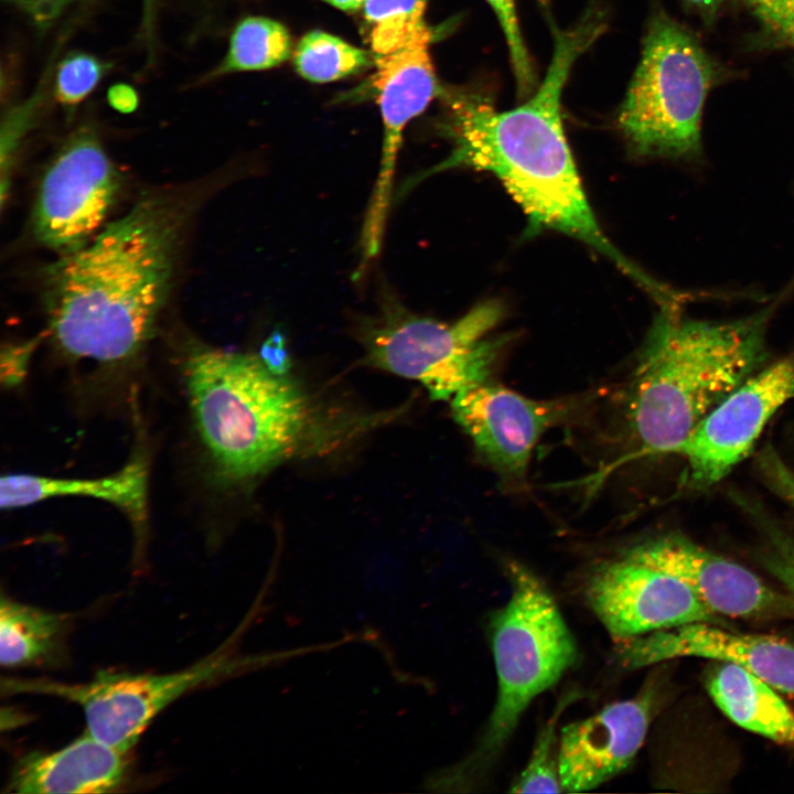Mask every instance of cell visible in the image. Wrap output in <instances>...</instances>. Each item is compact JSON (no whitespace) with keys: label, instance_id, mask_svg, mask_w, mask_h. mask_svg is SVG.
Listing matches in <instances>:
<instances>
[{"label":"cell","instance_id":"1","mask_svg":"<svg viewBox=\"0 0 794 794\" xmlns=\"http://www.w3.org/2000/svg\"><path fill=\"white\" fill-rule=\"evenodd\" d=\"M603 29L590 8L571 28L554 29L552 56L537 92L521 106L498 111L475 93L444 95L443 132L450 155L433 171L471 168L494 174L528 216L532 229L549 228L583 242L657 301L669 289L630 261L598 224L583 191L561 119V95L577 58Z\"/></svg>","mask_w":794,"mask_h":794},{"label":"cell","instance_id":"2","mask_svg":"<svg viewBox=\"0 0 794 794\" xmlns=\"http://www.w3.org/2000/svg\"><path fill=\"white\" fill-rule=\"evenodd\" d=\"M183 222L175 201L143 197L46 269L49 324L65 353L115 363L146 344L167 300Z\"/></svg>","mask_w":794,"mask_h":794},{"label":"cell","instance_id":"3","mask_svg":"<svg viewBox=\"0 0 794 794\" xmlns=\"http://www.w3.org/2000/svg\"><path fill=\"white\" fill-rule=\"evenodd\" d=\"M776 302L745 318L685 319L663 307L631 383L627 423L640 454L675 453L693 429L765 358Z\"/></svg>","mask_w":794,"mask_h":794},{"label":"cell","instance_id":"4","mask_svg":"<svg viewBox=\"0 0 794 794\" xmlns=\"http://www.w3.org/2000/svg\"><path fill=\"white\" fill-rule=\"evenodd\" d=\"M183 373L196 429L227 481L266 472L298 451L309 433L305 397L259 356L198 346Z\"/></svg>","mask_w":794,"mask_h":794},{"label":"cell","instance_id":"5","mask_svg":"<svg viewBox=\"0 0 794 794\" xmlns=\"http://www.w3.org/2000/svg\"><path fill=\"white\" fill-rule=\"evenodd\" d=\"M511 593L491 618L496 698L481 739L463 769L482 770L500 754L521 717L577 659L575 639L552 596L523 564H507Z\"/></svg>","mask_w":794,"mask_h":794},{"label":"cell","instance_id":"6","mask_svg":"<svg viewBox=\"0 0 794 794\" xmlns=\"http://www.w3.org/2000/svg\"><path fill=\"white\" fill-rule=\"evenodd\" d=\"M721 69L697 37L663 11L651 19L619 127L642 155L695 158L701 118Z\"/></svg>","mask_w":794,"mask_h":794},{"label":"cell","instance_id":"7","mask_svg":"<svg viewBox=\"0 0 794 794\" xmlns=\"http://www.w3.org/2000/svg\"><path fill=\"white\" fill-rule=\"evenodd\" d=\"M503 310L482 302L459 320L446 323L394 305L362 330L368 362L419 382L433 399L451 400L486 382L502 340L489 337Z\"/></svg>","mask_w":794,"mask_h":794},{"label":"cell","instance_id":"8","mask_svg":"<svg viewBox=\"0 0 794 794\" xmlns=\"http://www.w3.org/2000/svg\"><path fill=\"white\" fill-rule=\"evenodd\" d=\"M227 654L214 652L192 666L169 674L101 670L86 683L46 678L2 679V693L58 697L81 706L86 731L129 752L157 715L179 697L236 669Z\"/></svg>","mask_w":794,"mask_h":794},{"label":"cell","instance_id":"9","mask_svg":"<svg viewBox=\"0 0 794 794\" xmlns=\"http://www.w3.org/2000/svg\"><path fill=\"white\" fill-rule=\"evenodd\" d=\"M581 594L614 642L687 623L717 621L689 586L653 558L643 540L592 566Z\"/></svg>","mask_w":794,"mask_h":794},{"label":"cell","instance_id":"10","mask_svg":"<svg viewBox=\"0 0 794 794\" xmlns=\"http://www.w3.org/2000/svg\"><path fill=\"white\" fill-rule=\"evenodd\" d=\"M120 187V178L97 136L83 129L49 165L33 213L35 237L62 255L90 240Z\"/></svg>","mask_w":794,"mask_h":794},{"label":"cell","instance_id":"11","mask_svg":"<svg viewBox=\"0 0 794 794\" xmlns=\"http://www.w3.org/2000/svg\"><path fill=\"white\" fill-rule=\"evenodd\" d=\"M794 396V357L753 374L720 401L676 450L688 478L709 486L743 460L775 411Z\"/></svg>","mask_w":794,"mask_h":794},{"label":"cell","instance_id":"12","mask_svg":"<svg viewBox=\"0 0 794 794\" xmlns=\"http://www.w3.org/2000/svg\"><path fill=\"white\" fill-rule=\"evenodd\" d=\"M431 39L432 33L429 32L399 50L375 55L373 84L384 133L379 171L362 227L361 269L382 248L404 130L438 94L437 76L429 53Z\"/></svg>","mask_w":794,"mask_h":794},{"label":"cell","instance_id":"13","mask_svg":"<svg viewBox=\"0 0 794 794\" xmlns=\"http://www.w3.org/2000/svg\"><path fill=\"white\" fill-rule=\"evenodd\" d=\"M450 401L453 418L476 450L512 481L525 478L535 446L568 410L565 401L530 399L487 382Z\"/></svg>","mask_w":794,"mask_h":794},{"label":"cell","instance_id":"14","mask_svg":"<svg viewBox=\"0 0 794 794\" xmlns=\"http://www.w3.org/2000/svg\"><path fill=\"white\" fill-rule=\"evenodd\" d=\"M615 655L627 670L691 656L732 663L776 690L794 696L792 643L772 636L730 632L710 622L687 623L615 642Z\"/></svg>","mask_w":794,"mask_h":794},{"label":"cell","instance_id":"15","mask_svg":"<svg viewBox=\"0 0 794 794\" xmlns=\"http://www.w3.org/2000/svg\"><path fill=\"white\" fill-rule=\"evenodd\" d=\"M654 708V690L645 688L562 727L558 744L562 792L591 791L624 771L644 742Z\"/></svg>","mask_w":794,"mask_h":794},{"label":"cell","instance_id":"16","mask_svg":"<svg viewBox=\"0 0 794 794\" xmlns=\"http://www.w3.org/2000/svg\"><path fill=\"white\" fill-rule=\"evenodd\" d=\"M642 540L653 558L689 586L716 615L794 619V598L775 592L745 567L679 534Z\"/></svg>","mask_w":794,"mask_h":794},{"label":"cell","instance_id":"17","mask_svg":"<svg viewBox=\"0 0 794 794\" xmlns=\"http://www.w3.org/2000/svg\"><path fill=\"white\" fill-rule=\"evenodd\" d=\"M128 752L117 750L87 731L53 752H31L13 766L10 793H106L127 777Z\"/></svg>","mask_w":794,"mask_h":794},{"label":"cell","instance_id":"18","mask_svg":"<svg viewBox=\"0 0 794 794\" xmlns=\"http://www.w3.org/2000/svg\"><path fill=\"white\" fill-rule=\"evenodd\" d=\"M147 465L133 458L116 473L96 479H57L29 473L2 475L0 504L13 509L57 496H87L121 509L141 536L147 517Z\"/></svg>","mask_w":794,"mask_h":794},{"label":"cell","instance_id":"19","mask_svg":"<svg viewBox=\"0 0 794 794\" xmlns=\"http://www.w3.org/2000/svg\"><path fill=\"white\" fill-rule=\"evenodd\" d=\"M707 690L718 708L745 730L779 743L794 744V712L773 688L748 669L721 662L707 675Z\"/></svg>","mask_w":794,"mask_h":794},{"label":"cell","instance_id":"20","mask_svg":"<svg viewBox=\"0 0 794 794\" xmlns=\"http://www.w3.org/2000/svg\"><path fill=\"white\" fill-rule=\"evenodd\" d=\"M71 615L1 598L0 662L4 667L52 664L62 654Z\"/></svg>","mask_w":794,"mask_h":794},{"label":"cell","instance_id":"21","mask_svg":"<svg viewBox=\"0 0 794 794\" xmlns=\"http://www.w3.org/2000/svg\"><path fill=\"white\" fill-rule=\"evenodd\" d=\"M290 54L291 37L283 24L248 17L235 26L228 51L214 75L268 69L287 61Z\"/></svg>","mask_w":794,"mask_h":794},{"label":"cell","instance_id":"22","mask_svg":"<svg viewBox=\"0 0 794 794\" xmlns=\"http://www.w3.org/2000/svg\"><path fill=\"white\" fill-rule=\"evenodd\" d=\"M369 63L366 51L320 30L307 33L293 53L297 72L314 83L346 77L367 67Z\"/></svg>","mask_w":794,"mask_h":794},{"label":"cell","instance_id":"23","mask_svg":"<svg viewBox=\"0 0 794 794\" xmlns=\"http://www.w3.org/2000/svg\"><path fill=\"white\" fill-rule=\"evenodd\" d=\"M428 0H366L363 12L368 23L375 55L399 50L431 32L425 21Z\"/></svg>","mask_w":794,"mask_h":794},{"label":"cell","instance_id":"24","mask_svg":"<svg viewBox=\"0 0 794 794\" xmlns=\"http://www.w3.org/2000/svg\"><path fill=\"white\" fill-rule=\"evenodd\" d=\"M567 702H565L566 705ZM564 704L540 730L529 760L511 787L513 793H561L556 727Z\"/></svg>","mask_w":794,"mask_h":794},{"label":"cell","instance_id":"25","mask_svg":"<svg viewBox=\"0 0 794 794\" xmlns=\"http://www.w3.org/2000/svg\"><path fill=\"white\" fill-rule=\"evenodd\" d=\"M108 69L107 63L86 52H72L57 65L54 76V96L72 110L97 87Z\"/></svg>","mask_w":794,"mask_h":794},{"label":"cell","instance_id":"26","mask_svg":"<svg viewBox=\"0 0 794 794\" xmlns=\"http://www.w3.org/2000/svg\"><path fill=\"white\" fill-rule=\"evenodd\" d=\"M46 72L44 79L41 82L39 87L32 93V95L23 103L12 108L1 126V204H4L7 195L9 179L7 169L10 167L12 155L19 147L23 136L30 129L35 118V115L40 108L41 103L45 97V90L47 85Z\"/></svg>","mask_w":794,"mask_h":794},{"label":"cell","instance_id":"27","mask_svg":"<svg viewBox=\"0 0 794 794\" xmlns=\"http://www.w3.org/2000/svg\"><path fill=\"white\" fill-rule=\"evenodd\" d=\"M504 33L518 94L526 96L535 85V75L516 13L515 0H486Z\"/></svg>","mask_w":794,"mask_h":794},{"label":"cell","instance_id":"28","mask_svg":"<svg viewBox=\"0 0 794 794\" xmlns=\"http://www.w3.org/2000/svg\"><path fill=\"white\" fill-rule=\"evenodd\" d=\"M776 43L794 51V0H742Z\"/></svg>","mask_w":794,"mask_h":794},{"label":"cell","instance_id":"29","mask_svg":"<svg viewBox=\"0 0 794 794\" xmlns=\"http://www.w3.org/2000/svg\"><path fill=\"white\" fill-rule=\"evenodd\" d=\"M763 565L794 596V540L777 530L772 533Z\"/></svg>","mask_w":794,"mask_h":794},{"label":"cell","instance_id":"30","mask_svg":"<svg viewBox=\"0 0 794 794\" xmlns=\"http://www.w3.org/2000/svg\"><path fill=\"white\" fill-rule=\"evenodd\" d=\"M40 32L47 31L78 0H8Z\"/></svg>","mask_w":794,"mask_h":794},{"label":"cell","instance_id":"31","mask_svg":"<svg viewBox=\"0 0 794 794\" xmlns=\"http://www.w3.org/2000/svg\"><path fill=\"white\" fill-rule=\"evenodd\" d=\"M258 356L275 375L286 376L291 368V356L287 347L286 336L279 329L272 331L265 340Z\"/></svg>","mask_w":794,"mask_h":794},{"label":"cell","instance_id":"32","mask_svg":"<svg viewBox=\"0 0 794 794\" xmlns=\"http://www.w3.org/2000/svg\"><path fill=\"white\" fill-rule=\"evenodd\" d=\"M37 343V339H33L18 345L10 344L3 348L2 379H7L8 384H13L24 376L30 356Z\"/></svg>","mask_w":794,"mask_h":794},{"label":"cell","instance_id":"33","mask_svg":"<svg viewBox=\"0 0 794 794\" xmlns=\"http://www.w3.org/2000/svg\"><path fill=\"white\" fill-rule=\"evenodd\" d=\"M107 101L111 108L121 114L135 111L139 105V96L136 89L125 83H117L109 87Z\"/></svg>","mask_w":794,"mask_h":794},{"label":"cell","instance_id":"34","mask_svg":"<svg viewBox=\"0 0 794 794\" xmlns=\"http://www.w3.org/2000/svg\"><path fill=\"white\" fill-rule=\"evenodd\" d=\"M766 459L773 484L794 505V475L775 458Z\"/></svg>","mask_w":794,"mask_h":794},{"label":"cell","instance_id":"35","mask_svg":"<svg viewBox=\"0 0 794 794\" xmlns=\"http://www.w3.org/2000/svg\"><path fill=\"white\" fill-rule=\"evenodd\" d=\"M694 8L697 13L706 21H712L719 12L725 0H684Z\"/></svg>","mask_w":794,"mask_h":794},{"label":"cell","instance_id":"36","mask_svg":"<svg viewBox=\"0 0 794 794\" xmlns=\"http://www.w3.org/2000/svg\"><path fill=\"white\" fill-rule=\"evenodd\" d=\"M157 0H142V26L148 33L153 32L157 13Z\"/></svg>","mask_w":794,"mask_h":794},{"label":"cell","instance_id":"37","mask_svg":"<svg viewBox=\"0 0 794 794\" xmlns=\"http://www.w3.org/2000/svg\"><path fill=\"white\" fill-rule=\"evenodd\" d=\"M331 6L341 9L343 11H357L360 9H363L366 0H323Z\"/></svg>","mask_w":794,"mask_h":794}]
</instances>
